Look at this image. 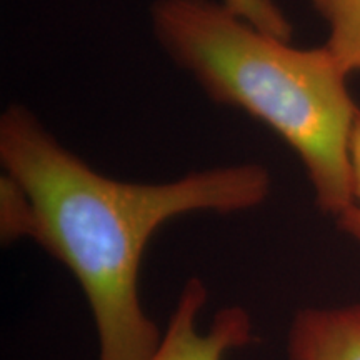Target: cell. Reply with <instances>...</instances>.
<instances>
[{
    "label": "cell",
    "mask_w": 360,
    "mask_h": 360,
    "mask_svg": "<svg viewBox=\"0 0 360 360\" xmlns=\"http://www.w3.org/2000/svg\"><path fill=\"white\" fill-rule=\"evenodd\" d=\"M328 27L326 47L347 74L360 72V0H312Z\"/></svg>",
    "instance_id": "obj_5"
},
{
    "label": "cell",
    "mask_w": 360,
    "mask_h": 360,
    "mask_svg": "<svg viewBox=\"0 0 360 360\" xmlns=\"http://www.w3.org/2000/svg\"><path fill=\"white\" fill-rule=\"evenodd\" d=\"M224 2L264 32L282 39L290 37L289 22L272 0H224Z\"/></svg>",
    "instance_id": "obj_6"
},
{
    "label": "cell",
    "mask_w": 360,
    "mask_h": 360,
    "mask_svg": "<svg viewBox=\"0 0 360 360\" xmlns=\"http://www.w3.org/2000/svg\"><path fill=\"white\" fill-rule=\"evenodd\" d=\"M350 169H352V199L347 209L335 217L337 225L355 240L360 242V115L355 122L350 143Z\"/></svg>",
    "instance_id": "obj_7"
},
{
    "label": "cell",
    "mask_w": 360,
    "mask_h": 360,
    "mask_svg": "<svg viewBox=\"0 0 360 360\" xmlns=\"http://www.w3.org/2000/svg\"><path fill=\"white\" fill-rule=\"evenodd\" d=\"M152 30L164 52L212 101L269 125L299 155L315 202L339 215L352 199L350 143L360 110L334 53L297 49L227 4L155 0Z\"/></svg>",
    "instance_id": "obj_2"
},
{
    "label": "cell",
    "mask_w": 360,
    "mask_h": 360,
    "mask_svg": "<svg viewBox=\"0 0 360 360\" xmlns=\"http://www.w3.org/2000/svg\"><path fill=\"white\" fill-rule=\"evenodd\" d=\"M287 354L289 360H360V305L299 310Z\"/></svg>",
    "instance_id": "obj_4"
},
{
    "label": "cell",
    "mask_w": 360,
    "mask_h": 360,
    "mask_svg": "<svg viewBox=\"0 0 360 360\" xmlns=\"http://www.w3.org/2000/svg\"><path fill=\"white\" fill-rule=\"evenodd\" d=\"M207 300L204 282L188 278L148 360H225L233 350L249 347L255 340L250 314L240 305H227L215 312L209 328H202L200 314Z\"/></svg>",
    "instance_id": "obj_3"
},
{
    "label": "cell",
    "mask_w": 360,
    "mask_h": 360,
    "mask_svg": "<svg viewBox=\"0 0 360 360\" xmlns=\"http://www.w3.org/2000/svg\"><path fill=\"white\" fill-rule=\"evenodd\" d=\"M0 236L29 238L74 276L87 300L98 360H148L162 332L143 310L141 269L164 224L193 212L237 214L264 204L260 164L200 170L162 184L122 182L72 154L24 105L0 117Z\"/></svg>",
    "instance_id": "obj_1"
}]
</instances>
